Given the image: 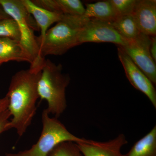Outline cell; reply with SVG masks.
Wrapping results in <instances>:
<instances>
[{
	"label": "cell",
	"mask_w": 156,
	"mask_h": 156,
	"mask_svg": "<svg viewBox=\"0 0 156 156\" xmlns=\"http://www.w3.org/2000/svg\"><path fill=\"white\" fill-rule=\"evenodd\" d=\"M44 63L17 72L11 79L7 95L8 109L12 116L9 129H16L20 136L25 133L36 113L37 83Z\"/></svg>",
	"instance_id": "obj_1"
},
{
	"label": "cell",
	"mask_w": 156,
	"mask_h": 156,
	"mask_svg": "<svg viewBox=\"0 0 156 156\" xmlns=\"http://www.w3.org/2000/svg\"><path fill=\"white\" fill-rule=\"evenodd\" d=\"M88 18L83 16L64 14L56 25L47 31L42 39L37 37L40 55L45 58L48 55H61L79 45L81 29Z\"/></svg>",
	"instance_id": "obj_2"
},
{
	"label": "cell",
	"mask_w": 156,
	"mask_h": 156,
	"mask_svg": "<svg viewBox=\"0 0 156 156\" xmlns=\"http://www.w3.org/2000/svg\"><path fill=\"white\" fill-rule=\"evenodd\" d=\"M61 64L56 65L50 59H45L37 83L39 98L48 104L46 109L49 114L57 118L66 108V90L70 79L63 73Z\"/></svg>",
	"instance_id": "obj_3"
},
{
	"label": "cell",
	"mask_w": 156,
	"mask_h": 156,
	"mask_svg": "<svg viewBox=\"0 0 156 156\" xmlns=\"http://www.w3.org/2000/svg\"><path fill=\"white\" fill-rule=\"evenodd\" d=\"M0 5L6 13L18 25L20 43L28 58L30 66L42 62L45 58L40 56L35 30H39L35 20L28 13L21 0H0Z\"/></svg>",
	"instance_id": "obj_4"
},
{
	"label": "cell",
	"mask_w": 156,
	"mask_h": 156,
	"mask_svg": "<svg viewBox=\"0 0 156 156\" xmlns=\"http://www.w3.org/2000/svg\"><path fill=\"white\" fill-rule=\"evenodd\" d=\"M42 120L43 129L36 143L29 149L17 153H8L6 156H48L55 147L61 143L72 141L77 143L87 140L71 133L57 118L50 117L46 109L42 112Z\"/></svg>",
	"instance_id": "obj_5"
},
{
	"label": "cell",
	"mask_w": 156,
	"mask_h": 156,
	"mask_svg": "<svg viewBox=\"0 0 156 156\" xmlns=\"http://www.w3.org/2000/svg\"><path fill=\"white\" fill-rule=\"evenodd\" d=\"M150 43L151 37L141 33L128 40L126 46L119 47L154 85L156 84V66L150 52Z\"/></svg>",
	"instance_id": "obj_6"
},
{
	"label": "cell",
	"mask_w": 156,
	"mask_h": 156,
	"mask_svg": "<svg viewBox=\"0 0 156 156\" xmlns=\"http://www.w3.org/2000/svg\"><path fill=\"white\" fill-rule=\"evenodd\" d=\"M88 42H108L124 47L127 44L128 40L121 36L110 23L88 19L80 31L79 45Z\"/></svg>",
	"instance_id": "obj_7"
},
{
	"label": "cell",
	"mask_w": 156,
	"mask_h": 156,
	"mask_svg": "<svg viewBox=\"0 0 156 156\" xmlns=\"http://www.w3.org/2000/svg\"><path fill=\"white\" fill-rule=\"evenodd\" d=\"M117 46L119 58L129 82L135 89L147 96L156 108V91L153 84L122 48L119 46Z\"/></svg>",
	"instance_id": "obj_8"
},
{
	"label": "cell",
	"mask_w": 156,
	"mask_h": 156,
	"mask_svg": "<svg viewBox=\"0 0 156 156\" xmlns=\"http://www.w3.org/2000/svg\"><path fill=\"white\" fill-rule=\"evenodd\" d=\"M127 143L126 136L121 134L106 142L86 140L84 142L76 144L83 156H124L121 153V149Z\"/></svg>",
	"instance_id": "obj_9"
},
{
	"label": "cell",
	"mask_w": 156,
	"mask_h": 156,
	"mask_svg": "<svg viewBox=\"0 0 156 156\" xmlns=\"http://www.w3.org/2000/svg\"><path fill=\"white\" fill-rule=\"evenodd\" d=\"M132 14L141 33L156 36V0H136Z\"/></svg>",
	"instance_id": "obj_10"
},
{
	"label": "cell",
	"mask_w": 156,
	"mask_h": 156,
	"mask_svg": "<svg viewBox=\"0 0 156 156\" xmlns=\"http://www.w3.org/2000/svg\"><path fill=\"white\" fill-rule=\"evenodd\" d=\"M21 1L28 13L33 17L41 30V35L37 37L39 39L43 38L50 27L55 23H57L61 20L64 15L41 8L30 0Z\"/></svg>",
	"instance_id": "obj_11"
},
{
	"label": "cell",
	"mask_w": 156,
	"mask_h": 156,
	"mask_svg": "<svg viewBox=\"0 0 156 156\" xmlns=\"http://www.w3.org/2000/svg\"><path fill=\"white\" fill-rule=\"evenodd\" d=\"M37 5L49 11L63 14L83 16L85 7L80 0H33Z\"/></svg>",
	"instance_id": "obj_12"
},
{
	"label": "cell",
	"mask_w": 156,
	"mask_h": 156,
	"mask_svg": "<svg viewBox=\"0 0 156 156\" xmlns=\"http://www.w3.org/2000/svg\"><path fill=\"white\" fill-rule=\"evenodd\" d=\"M10 61L29 62L20 42L10 38L0 37V65Z\"/></svg>",
	"instance_id": "obj_13"
},
{
	"label": "cell",
	"mask_w": 156,
	"mask_h": 156,
	"mask_svg": "<svg viewBox=\"0 0 156 156\" xmlns=\"http://www.w3.org/2000/svg\"><path fill=\"white\" fill-rule=\"evenodd\" d=\"M83 16L88 19H94L112 22L117 18L116 14L109 0L87 4Z\"/></svg>",
	"instance_id": "obj_14"
},
{
	"label": "cell",
	"mask_w": 156,
	"mask_h": 156,
	"mask_svg": "<svg viewBox=\"0 0 156 156\" xmlns=\"http://www.w3.org/2000/svg\"><path fill=\"white\" fill-rule=\"evenodd\" d=\"M124 156H156V126L137 141Z\"/></svg>",
	"instance_id": "obj_15"
},
{
	"label": "cell",
	"mask_w": 156,
	"mask_h": 156,
	"mask_svg": "<svg viewBox=\"0 0 156 156\" xmlns=\"http://www.w3.org/2000/svg\"><path fill=\"white\" fill-rule=\"evenodd\" d=\"M110 23L118 33L126 40L135 38L141 34L132 14L117 17Z\"/></svg>",
	"instance_id": "obj_16"
},
{
	"label": "cell",
	"mask_w": 156,
	"mask_h": 156,
	"mask_svg": "<svg viewBox=\"0 0 156 156\" xmlns=\"http://www.w3.org/2000/svg\"><path fill=\"white\" fill-rule=\"evenodd\" d=\"M0 37H7L20 41V35L17 23L12 18L0 20Z\"/></svg>",
	"instance_id": "obj_17"
},
{
	"label": "cell",
	"mask_w": 156,
	"mask_h": 156,
	"mask_svg": "<svg viewBox=\"0 0 156 156\" xmlns=\"http://www.w3.org/2000/svg\"><path fill=\"white\" fill-rule=\"evenodd\" d=\"M48 156H83L75 142L66 141L58 144Z\"/></svg>",
	"instance_id": "obj_18"
},
{
	"label": "cell",
	"mask_w": 156,
	"mask_h": 156,
	"mask_svg": "<svg viewBox=\"0 0 156 156\" xmlns=\"http://www.w3.org/2000/svg\"><path fill=\"white\" fill-rule=\"evenodd\" d=\"M114 9L117 17L133 13L136 0H109Z\"/></svg>",
	"instance_id": "obj_19"
},
{
	"label": "cell",
	"mask_w": 156,
	"mask_h": 156,
	"mask_svg": "<svg viewBox=\"0 0 156 156\" xmlns=\"http://www.w3.org/2000/svg\"><path fill=\"white\" fill-rule=\"evenodd\" d=\"M11 116V114L8 109L0 112V134L3 131L9 129L10 121L9 119Z\"/></svg>",
	"instance_id": "obj_20"
},
{
	"label": "cell",
	"mask_w": 156,
	"mask_h": 156,
	"mask_svg": "<svg viewBox=\"0 0 156 156\" xmlns=\"http://www.w3.org/2000/svg\"><path fill=\"white\" fill-rule=\"evenodd\" d=\"M150 52L152 58L156 62V37H151V43L150 45Z\"/></svg>",
	"instance_id": "obj_21"
},
{
	"label": "cell",
	"mask_w": 156,
	"mask_h": 156,
	"mask_svg": "<svg viewBox=\"0 0 156 156\" xmlns=\"http://www.w3.org/2000/svg\"><path fill=\"white\" fill-rule=\"evenodd\" d=\"M9 103V99L7 96L4 99L0 100V112L8 109Z\"/></svg>",
	"instance_id": "obj_22"
},
{
	"label": "cell",
	"mask_w": 156,
	"mask_h": 156,
	"mask_svg": "<svg viewBox=\"0 0 156 156\" xmlns=\"http://www.w3.org/2000/svg\"><path fill=\"white\" fill-rule=\"evenodd\" d=\"M11 18V17L9 16L4 9L3 7L0 5V20L8 19V18Z\"/></svg>",
	"instance_id": "obj_23"
}]
</instances>
